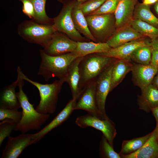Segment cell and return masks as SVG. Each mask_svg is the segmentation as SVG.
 Here are the masks:
<instances>
[{"label": "cell", "instance_id": "obj_1", "mask_svg": "<svg viewBox=\"0 0 158 158\" xmlns=\"http://www.w3.org/2000/svg\"><path fill=\"white\" fill-rule=\"evenodd\" d=\"M17 79L19 91L16 93L22 109V116L14 130L26 133L31 130H40L48 120L50 114L40 113L34 109L23 91L24 80L18 75Z\"/></svg>", "mask_w": 158, "mask_h": 158}, {"label": "cell", "instance_id": "obj_2", "mask_svg": "<svg viewBox=\"0 0 158 158\" xmlns=\"http://www.w3.org/2000/svg\"><path fill=\"white\" fill-rule=\"evenodd\" d=\"M40 53L41 62L37 75L42 76L46 81L52 78L57 77L64 82L70 64L79 57L74 52L52 56L40 49Z\"/></svg>", "mask_w": 158, "mask_h": 158}, {"label": "cell", "instance_id": "obj_3", "mask_svg": "<svg viewBox=\"0 0 158 158\" xmlns=\"http://www.w3.org/2000/svg\"><path fill=\"white\" fill-rule=\"evenodd\" d=\"M17 75L24 80L35 86L38 90L40 97L39 104L35 109L42 114H52L55 111L59 95L64 81L59 79L50 84H42L29 79L23 72L19 66L17 69Z\"/></svg>", "mask_w": 158, "mask_h": 158}, {"label": "cell", "instance_id": "obj_4", "mask_svg": "<svg viewBox=\"0 0 158 158\" xmlns=\"http://www.w3.org/2000/svg\"><path fill=\"white\" fill-rule=\"evenodd\" d=\"M117 59L96 54L84 56L79 65L80 92L89 83L95 81L99 75Z\"/></svg>", "mask_w": 158, "mask_h": 158}, {"label": "cell", "instance_id": "obj_5", "mask_svg": "<svg viewBox=\"0 0 158 158\" xmlns=\"http://www.w3.org/2000/svg\"><path fill=\"white\" fill-rule=\"evenodd\" d=\"M56 31L53 24H41L31 19L23 21L17 27L18 33L23 40L43 48Z\"/></svg>", "mask_w": 158, "mask_h": 158}, {"label": "cell", "instance_id": "obj_6", "mask_svg": "<svg viewBox=\"0 0 158 158\" xmlns=\"http://www.w3.org/2000/svg\"><path fill=\"white\" fill-rule=\"evenodd\" d=\"M85 16L89 30L96 42H104L106 40L107 41L116 28L114 14H96Z\"/></svg>", "mask_w": 158, "mask_h": 158}, {"label": "cell", "instance_id": "obj_7", "mask_svg": "<svg viewBox=\"0 0 158 158\" xmlns=\"http://www.w3.org/2000/svg\"><path fill=\"white\" fill-rule=\"evenodd\" d=\"M75 123L81 128L92 127L101 131L113 146V141L117 132L114 123L109 118H103L96 115L87 113L78 117Z\"/></svg>", "mask_w": 158, "mask_h": 158}, {"label": "cell", "instance_id": "obj_8", "mask_svg": "<svg viewBox=\"0 0 158 158\" xmlns=\"http://www.w3.org/2000/svg\"><path fill=\"white\" fill-rule=\"evenodd\" d=\"M75 2L65 4L59 14L53 18V23L56 31L63 33L76 42H86L76 29L71 16V12Z\"/></svg>", "mask_w": 158, "mask_h": 158}, {"label": "cell", "instance_id": "obj_9", "mask_svg": "<svg viewBox=\"0 0 158 158\" xmlns=\"http://www.w3.org/2000/svg\"><path fill=\"white\" fill-rule=\"evenodd\" d=\"M73 100L74 110H83L88 113L94 114L103 118L108 117L103 116L98 110L96 99V80L85 86Z\"/></svg>", "mask_w": 158, "mask_h": 158}, {"label": "cell", "instance_id": "obj_10", "mask_svg": "<svg viewBox=\"0 0 158 158\" xmlns=\"http://www.w3.org/2000/svg\"><path fill=\"white\" fill-rule=\"evenodd\" d=\"M77 46V42L65 34L56 31L43 50L49 55L55 56L74 52Z\"/></svg>", "mask_w": 158, "mask_h": 158}, {"label": "cell", "instance_id": "obj_11", "mask_svg": "<svg viewBox=\"0 0 158 158\" xmlns=\"http://www.w3.org/2000/svg\"><path fill=\"white\" fill-rule=\"evenodd\" d=\"M114 63L104 71L96 80L97 107L100 113L105 117H108L106 113L105 102L107 97L111 92V75Z\"/></svg>", "mask_w": 158, "mask_h": 158}, {"label": "cell", "instance_id": "obj_12", "mask_svg": "<svg viewBox=\"0 0 158 158\" xmlns=\"http://www.w3.org/2000/svg\"><path fill=\"white\" fill-rule=\"evenodd\" d=\"M33 134L22 133L15 137H9L1 158H18L26 148L33 144Z\"/></svg>", "mask_w": 158, "mask_h": 158}, {"label": "cell", "instance_id": "obj_13", "mask_svg": "<svg viewBox=\"0 0 158 158\" xmlns=\"http://www.w3.org/2000/svg\"><path fill=\"white\" fill-rule=\"evenodd\" d=\"M131 71L133 82L141 90L152 83L158 72L157 67L151 64L146 65L138 63L132 64Z\"/></svg>", "mask_w": 158, "mask_h": 158}, {"label": "cell", "instance_id": "obj_14", "mask_svg": "<svg viewBox=\"0 0 158 158\" xmlns=\"http://www.w3.org/2000/svg\"><path fill=\"white\" fill-rule=\"evenodd\" d=\"M150 45V43L144 41L134 40L123 44L118 47L111 48L108 52L95 53L102 56L122 60L130 62V56L134 51L140 47Z\"/></svg>", "mask_w": 158, "mask_h": 158}, {"label": "cell", "instance_id": "obj_15", "mask_svg": "<svg viewBox=\"0 0 158 158\" xmlns=\"http://www.w3.org/2000/svg\"><path fill=\"white\" fill-rule=\"evenodd\" d=\"M144 36L128 24L117 29L106 42L111 48H114Z\"/></svg>", "mask_w": 158, "mask_h": 158}, {"label": "cell", "instance_id": "obj_16", "mask_svg": "<svg viewBox=\"0 0 158 158\" xmlns=\"http://www.w3.org/2000/svg\"><path fill=\"white\" fill-rule=\"evenodd\" d=\"M73 102L72 99L70 100L63 109L49 123L39 132L33 134L32 140L33 144L38 142L49 132L60 125L69 118L74 110Z\"/></svg>", "mask_w": 158, "mask_h": 158}, {"label": "cell", "instance_id": "obj_17", "mask_svg": "<svg viewBox=\"0 0 158 158\" xmlns=\"http://www.w3.org/2000/svg\"><path fill=\"white\" fill-rule=\"evenodd\" d=\"M137 0H119L114 13L115 28H118L129 24L133 18L135 6Z\"/></svg>", "mask_w": 158, "mask_h": 158}, {"label": "cell", "instance_id": "obj_18", "mask_svg": "<svg viewBox=\"0 0 158 158\" xmlns=\"http://www.w3.org/2000/svg\"><path fill=\"white\" fill-rule=\"evenodd\" d=\"M124 158H158V142L156 128L150 138L140 148L135 152L121 157Z\"/></svg>", "mask_w": 158, "mask_h": 158}, {"label": "cell", "instance_id": "obj_19", "mask_svg": "<svg viewBox=\"0 0 158 158\" xmlns=\"http://www.w3.org/2000/svg\"><path fill=\"white\" fill-rule=\"evenodd\" d=\"M18 83L17 79L16 81L2 90L0 96V107L16 110L21 108L16 92Z\"/></svg>", "mask_w": 158, "mask_h": 158}, {"label": "cell", "instance_id": "obj_20", "mask_svg": "<svg viewBox=\"0 0 158 158\" xmlns=\"http://www.w3.org/2000/svg\"><path fill=\"white\" fill-rule=\"evenodd\" d=\"M81 3L76 1L71 12L74 25L77 31L87 39L97 42L89 28L85 16L80 7Z\"/></svg>", "mask_w": 158, "mask_h": 158}, {"label": "cell", "instance_id": "obj_21", "mask_svg": "<svg viewBox=\"0 0 158 158\" xmlns=\"http://www.w3.org/2000/svg\"><path fill=\"white\" fill-rule=\"evenodd\" d=\"M141 92L138 99L139 108L149 112L158 105V89L151 84Z\"/></svg>", "mask_w": 158, "mask_h": 158}, {"label": "cell", "instance_id": "obj_22", "mask_svg": "<svg viewBox=\"0 0 158 158\" xmlns=\"http://www.w3.org/2000/svg\"><path fill=\"white\" fill-rule=\"evenodd\" d=\"M83 57H78L73 60L68 69L64 82L68 84L71 92L72 99H74L80 92L79 88L80 75L79 65Z\"/></svg>", "mask_w": 158, "mask_h": 158}, {"label": "cell", "instance_id": "obj_23", "mask_svg": "<svg viewBox=\"0 0 158 158\" xmlns=\"http://www.w3.org/2000/svg\"><path fill=\"white\" fill-rule=\"evenodd\" d=\"M111 48L106 42H77V47L74 51L80 57L95 53L108 52Z\"/></svg>", "mask_w": 158, "mask_h": 158}, {"label": "cell", "instance_id": "obj_24", "mask_svg": "<svg viewBox=\"0 0 158 158\" xmlns=\"http://www.w3.org/2000/svg\"><path fill=\"white\" fill-rule=\"evenodd\" d=\"M132 64L130 62L117 59L114 61L111 75V91L122 81L126 75L131 71Z\"/></svg>", "mask_w": 158, "mask_h": 158}, {"label": "cell", "instance_id": "obj_25", "mask_svg": "<svg viewBox=\"0 0 158 158\" xmlns=\"http://www.w3.org/2000/svg\"><path fill=\"white\" fill-rule=\"evenodd\" d=\"M149 6L138 4L135 8L133 18L140 20L158 28V18L151 11Z\"/></svg>", "mask_w": 158, "mask_h": 158}, {"label": "cell", "instance_id": "obj_26", "mask_svg": "<svg viewBox=\"0 0 158 158\" xmlns=\"http://www.w3.org/2000/svg\"><path fill=\"white\" fill-rule=\"evenodd\" d=\"M152 134V132L142 137L123 141L121 150L119 153L121 157L137 151L146 143L150 138Z\"/></svg>", "mask_w": 158, "mask_h": 158}, {"label": "cell", "instance_id": "obj_27", "mask_svg": "<svg viewBox=\"0 0 158 158\" xmlns=\"http://www.w3.org/2000/svg\"><path fill=\"white\" fill-rule=\"evenodd\" d=\"M135 30L152 39L158 37V28L140 20L133 18L130 24Z\"/></svg>", "mask_w": 158, "mask_h": 158}, {"label": "cell", "instance_id": "obj_28", "mask_svg": "<svg viewBox=\"0 0 158 158\" xmlns=\"http://www.w3.org/2000/svg\"><path fill=\"white\" fill-rule=\"evenodd\" d=\"M32 3L35 11L34 20L41 24L52 25L53 18L48 16L45 11L46 0H30Z\"/></svg>", "mask_w": 158, "mask_h": 158}, {"label": "cell", "instance_id": "obj_29", "mask_svg": "<svg viewBox=\"0 0 158 158\" xmlns=\"http://www.w3.org/2000/svg\"><path fill=\"white\" fill-rule=\"evenodd\" d=\"M152 48L150 45L140 47L136 49L132 53L131 60L138 64L148 65L150 63Z\"/></svg>", "mask_w": 158, "mask_h": 158}, {"label": "cell", "instance_id": "obj_30", "mask_svg": "<svg viewBox=\"0 0 158 158\" xmlns=\"http://www.w3.org/2000/svg\"><path fill=\"white\" fill-rule=\"evenodd\" d=\"M100 155L102 157L107 158H120L119 154L114 150L113 146L109 143L103 135L99 145Z\"/></svg>", "mask_w": 158, "mask_h": 158}, {"label": "cell", "instance_id": "obj_31", "mask_svg": "<svg viewBox=\"0 0 158 158\" xmlns=\"http://www.w3.org/2000/svg\"><path fill=\"white\" fill-rule=\"evenodd\" d=\"M17 124L13 120L6 119L0 122V146L7 137H9Z\"/></svg>", "mask_w": 158, "mask_h": 158}, {"label": "cell", "instance_id": "obj_32", "mask_svg": "<svg viewBox=\"0 0 158 158\" xmlns=\"http://www.w3.org/2000/svg\"><path fill=\"white\" fill-rule=\"evenodd\" d=\"M106 0H87L81 4V9L85 16L91 15L99 8Z\"/></svg>", "mask_w": 158, "mask_h": 158}, {"label": "cell", "instance_id": "obj_33", "mask_svg": "<svg viewBox=\"0 0 158 158\" xmlns=\"http://www.w3.org/2000/svg\"><path fill=\"white\" fill-rule=\"evenodd\" d=\"M119 1V0H106L99 8L91 15L114 13L117 8Z\"/></svg>", "mask_w": 158, "mask_h": 158}, {"label": "cell", "instance_id": "obj_34", "mask_svg": "<svg viewBox=\"0 0 158 158\" xmlns=\"http://www.w3.org/2000/svg\"><path fill=\"white\" fill-rule=\"evenodd\" d=\"M22 116V111L0 107V121L8 119L14 121L17 124Z\"/></svg>", "mask_w": 158, "mask_h": 158}, {"label": "cell", "instance_id": "obj_35", "mask_svg": "<svg viewBox=\"0 0 158 158\" xmlns=\"http://www.w3.org/2000/svg\"><path fill=\"white\" fill-rule=\"evenodd\" d=\"M23 4V12L31 20H34L35 13L33 4L30 0H18Z\"/></svg>", "mask_w": 158, "mask_h": 158}, {"label": "cell", "instance_id": "obj_36", "mask_svg": "<svg viewBox=\"0 0 158 158\" xmlns=\"http://www.w3.org/2000/svg\"><path fill=\"white\" fill-rule=\"evenodd\" d=\"M150 64L156 67L158 66V50L152 48L151 59Z\"/></svg>", "mask_w": 158, "mask_h": 158}, {"label": "cell", "instance_id": "obj_37", "mask_svg": "<svg viewBox=\"0 0 158 158\" xmlns=\"http://www.w3.org/2000/svg\"><path fill=\"white\" fill-rule=\"evenodd\" d=\"M150 44L152 49L158 50V37L155 39H152Z\"/></svg>", "mask_w": 158, "mask_h": 158}, {"label": "cell", "instance_id": "obj_38", "mask_svg": "<svg viewBox=\"0 0 158 158\" xmlns=\"http://www.w3.org/2000/svg\"><path fill=\"white\" fill-rule=\"evenodd\" d=\"M151 111L156 119L157 125H158V105L153 108Z\"/></svg>", "mask_w": 158, "mask_h": 158}, {"label": "cell", "instance_id": "obj_39", "mask_svg": "<svg viewBox=\"0 0 158 158\" xmlns=\"http://www.w3.org/2000/svg\"><path fill=\"white\" fill-rule=\"evenodd\" d=\"M151 84L158 89V74L155 76Z\"/></svg>", "mask_w": 158, "mask_h": 158}, {"label": "cell", "instance_id": "obj_40", "mask_svg": "<svg viewBox=\"0 0 158 158\" xmlns=\"http://www.w3.org/2000/svg\"><path fill=\"white\" fill-rule=\"evenodd\" d=\"M158 1V0H143V4L146 5H150Z\"/></svg>", "mask_w": 158, "mask_h": 158}, {"label": "cell", "instance_id": "obj_41", "mask_svg": "<svg viewBox=\"0 0 158 158\" xmlns=\"http://www.w3.org/2000/svg\"><path fill=\"white\" fill-rule=\"evenodd\" d=\"M58 1L61 2L62 3L63 2V0H57ZM87 0H76L78 2V3L82 4L86 1H87Z\"/></svg>", "mask_w": 158, "mask_h": 158}, {"label": "cell", "instance_id": "obj_42", "mask_svg": "<svg viewBox=\"0 0 158 158\" xmlns=\"http://www.w3.org/2000/svg\"><path fill=\"white\" fill-rule=\"evenodd\" d=\"M154 8L155 11L158 15V1H157L155 4Z\"/></svg>", "mask_w": 158, "mask_h": 158}, {"label": "cell", "instance_id": "obj_43", "mask_svg": "<svg viewBox=\"0 0 158 158\" xmlns=\"http://www.w3.org/2000/svg\"><path fill=\"white\" fill-rule=\"evenodd\" d=\"M156 128L157 129V139L158 142V125H157V126L156 127Z\"/></svg>", "mask_w": 158, "mask_h": 158}, {"label": "cell", "instance_id": "obj_44", "mask_svg": "<svg viewBox=\"0 0 158 158\" xmlns=\"http://www.w3.org/2000/svg\"><path fill=\"white\" fill-rule=\"evenodd\" d=\"M157 68L158 71V66L157 67Z\"/></svg>", "mask_w": 158, "mask_h": 158}]
</instances>
